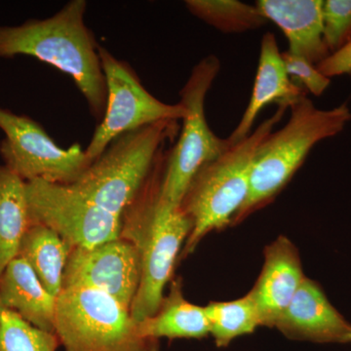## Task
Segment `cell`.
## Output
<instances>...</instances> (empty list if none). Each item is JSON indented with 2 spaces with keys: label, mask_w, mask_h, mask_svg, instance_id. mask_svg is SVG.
<instances>
[{
  "label": "cell",
  "mask_w": 351,
  "mask_h": 351,
  "mask_svg": "<svg viewBox=\"0 0 351 351\" xmlns=\"http://www.w3.org/2000/svg\"><path fill=\"white\" fill-rule=\"evenodd\" d=\"M31 226L27 182L6 165H0V276L18 257L21 242Z\"/></svg>",
  "instance_id": "18"
},
{
  "label": "cell",
  "mask_w": 351,
  "mask_h": 351,
  "mask_svg": "<svg viewBox=\"0 0 351 351\" xmlns=\"http://www.w3.org/2000/svg\"><path fill=\"white\" fill-rule=\"evenodd\" d=\"M60 346L56 334L32 326L0 304V351H57Z\"/></svg>",
  "instance_id": "22"
},
{
  "label": "cell",
  "mask_w": 351,
  "mask_h": 351,
  "mask_svg": "<svg viewBox=\"0 0 351 351\" xmlns=\"http://www.w3.org/2000/svg\"><path fill=\"white\" fill-rule=\"evenodd\" d=\"M31 225H43L71 247L93 248L119 239L121 217L107 211L64 184L27 182Z\"/></svg>",
  "instance_id": "9"
},
{
  "label": "cell",
  "mask_w": 351,
  "mask_h": 351,
  "mask_svg": "<svg viewBox=\"0 0 351 351\" xmlns=\"http://www.w3.org/2000/svg\"><path fill=\"white\" fill-rule=\"evenodd\" d=\"M189 13L223 34H242L267 24L257 6L237 0H188Z\"/></svg>",
  "instance_id": "21"
},
{
  "label": "cell",
  "mask_w": 351,
  "mask_h": 351,
  "mask_svg": "<svg viewBox=\"0 0 351 351\" xmlns=\"http://www.w3.org/2000/svg\"><path fill=\"white\" fill-rule=\"evenodd\" d=\"M166 156L167 149L137 198L121 216L120 237L134 244L140 256L141 282L130 309L137 322L158 311L176 262L193 230L191 219L181 206L168 202L160 195Z\"/></svg>",
  "instance_id": "2"
},
{
  "label": "cell",
  "mask_w": 351,
  "mask_h": 351,
  "mask_svg": "<svg viewBox=\"0 0 351 351\" xmlns=\"http://www.w3.org/2000/svg\"><path fill=\"white\" fill-rule=\"evenodd\" d=\"M290 110L285 125L272 131L258 147L252 166L248 195L232 226L276 199L311 149L318 143L339 135L351 121V110L346 104L320 110L304 96Z\"/></svg>",
  "instance_id": "3"
},
{
  "label": "cell",
  "mask_w": 351,
  "mask_h": 351,
  "mask_svg": "<svg viewBox=\"0 0 351 351\" xmlns=\"http://www.w3.org/2000/svg\"><path fill=\"white\" fill-rule=\"evenodd\" d=\"M71 248L58 233L43 225L27 228L18 257L24 258L50 294L58 298L63 290V276Z\"/></svg>",
  "instance_id": "19"
},
{
  "label": "cell",
  "mask_w": 351,
  "mask_h": 351,
  "mask_svg": "<svg viewBox=\"0 0 351 351\" xmlns=\"http://www.w3.org/2000/svg\"><path fill=\"white\" fill-rule=\"evenodd\" d=\"M0 304L32 326L55 334L57 297L44 287L24 258H14L0 276Z\"/></svg>",
  "instance_id": "16"
},
{
  "label": "cell",
  "mask_w": 351,
  "mask_h": 351,
  "mask_svg": "<svg viewBox=\"0 0 351 351\" xmlns=\"http://www.w3.org/2000/svg\"><path fill=\"white\" fill-rule=\"evenodd\" d=\"M141 282L137 248L119 239L93 248H75L69 254L63 289L85 287L101 291L131 309Z\"/></svg>",
  "instance_id": "11"
},
{
  "label": "cell",
  "mask_w": 351,
  "mask_h": 351,
  "mask_svg": "<svg viewBox=\"0 0 351 351\" xmlns=\"http://www.w3.org/2000/svg\"><path fill=\"white\" fill-rule=\"evenodd\" d=\"M284 64L292 82L314 96H321L331 84V80L320 73L317 66L304 58L282 52Z\"/></svg>",
  "instance_id": "24"
},
{
  "label": "cell",
  "mask_w": 351,
  "mask_h": 351,
  "mask_svg": "<svg viewBox=\"0 0 351 351\" xmlns=\"http://www.w3.org/2000/svg\"><path fill=\"white\" fill-rule=\"evenodd\" d=\"M55 334L64 351H159L114 298L85 287L64 288L57 298Z\"/></svg>",
  "instance_id": "6"
},
{
  "label": "cell",
  "mask_w": 351,
  "mask_h": 351,
  "mask_svg": "<svg viewBox=\"0 0 351 351\" xmlns=\"http://www.w3.org/2000/svg\"><path fill=\"white\" fill-rule=\"evenodd\" d=\"M145 338L202 339L210 335L204 306L191 304L182 293L181 279L171 283L169 293L164 297L158 311L151 317L138 322Z\"/></svg>",
  "instance_id": "17"
},
{
  "label": "cell",
  "mask_w": 351,
  "mask_h": 351,
  "mask_svg": "<svg viewBox=\"0 0 351 351\" xmlns=\"http://www.w3.org/2000/svg\"><path fill=\"white\" fill-rule=\"evenodd\" d=\"M179 129L178 121H160L122 134L68 186L121 217L147 184L166 145Z\"/></svg>",
  "instance_id": "5"
},
{
  "label": "cell",
  "mask_w": 351,
  "mask_h": 351,
  "mask_svg": "<svg viewBox=\"0 0 351 351\" xmlns=\"http://www.w3.org/2000/svg\"><path fill=\"white\" fill-rule=\"evenodd\" d=\"M316 66L322 75L330 80L335 76L350 75L351 73V39L343 47L330 54Z\"/></svg>",
  "instance_id": "25"
},
{
  "label": "cell",
  "mask_w": 351,
  "mask_h": 351,
  "mask_svg": "<svg viewBox=\"0 0 351 351\" xmlns=\"http://www.w3.org/2000/svg\"><path fill=\"white\" fill-rule=\"evenodd\" d=\"M256 6L287 38L290 54L315 66L330 55L324 38L323 0H258Z\"/></svg>",
  "instance_id": "15"
},
{
  "label": "cell",
  "mask_w": 351,
  "mask_h": 351,
  "mask_svg": "<svg viewBox=\"0 0 351 351\" xmlns=\"http://www.w3.org/2000/svg\"><path fill=\"white\" fill-rule=\"evenodd\" d=\"M210 335L218 348H226L239 337L253 334L262 326L250 295L228 302H210L204 306Z\"/></svg>",
  "instance_id": "20"
},
{
  "label": "cell",
  "mask_w": 351,
  "mask_h": 351,
  "mask_svg": "<svg viewBox=\"0 0 351 351\" xmlns=\"http://www.w3.org/2000/svg\"><path fill=\"white\" fill-rule=\"evenodd\" d=\"M0 129L5 135L0 145L4 165L25 182L43 180L68 186L90 166L82 145L62 149L29 117L0 108Z\"/></svg>",
  "instance_id": "10"
},
{
  "label": "cell",
  "mask_w": 351,
  "mask_h": 351,
  "mask_svg": "<svg viewBox=\"0 0 351 351\" xmlns=\"http://www.w3.org/2000/svg\"><path fill=\"white\" fill-rule=\"evenodd\" d=\"M322 14L325 43L332 54L351 39V0H325Z\"/></svg>",
  "instance_id": "23"
},
{
  "label": "cell",
  "mask_w": 351,
  "mask_h": 351,
  "mask_svg": "<svg viewBox=\"0 0 351 351\" xmlns=\"http://www.w3.org/2000/svg\"><path fill=\"white\" fill-rule=\"evenodd\" d=\"M221 62L215 55L203 58L193 66L180 92L186 110L177 144L167 152L160 195L180 206L189 182L204 164L214 160L230 147L228 138H219L208 125L205 101L218 76Z\"/></svg>",
  "instance_id": "7"
},
{
  "label": "cell",
  "mask_w": 351,
  "mask_h": 351,
  "mask_svg": "<svg viewBox=\"0 0 351 351\" xmlns=\"http://www.w3.org/2000/svg\"><path fill=\"white\" fill-rule=\"evenodd\" d=\"M274 328L294 341L351 343L350 323L330 302L319 284L306 276Z\"/></svg>",
  "instance_id": "12"
},
{
  "label": "cell",
  "mask_w": 351,
  "mask_h": 351,
  "mask_svg": "<svg viewBox=\"0 0 351 351\" xmlns=\"http://www.w3.org/2000/svg\"><path fill=\"white\" fill-rule=\"evenodd\" d=\"M304 278L299 251L290 239L280 235L265 246L262 271L248 293L257 307L262 326L274 328Z\"/></svg>",
  "instance_id": "13"
},
{
  "label": "cell",
  "mask_w": 351,
  "mask_h": 351,
  "mask_svg": "<svg viewBox=\"0 0 351 351\" xmlns=\"http://www.w3.org/2000/svg\"><path fill=\"white\" fill-rule=\"evenodd\" d=\"M87 2L71 0L52 17L0 27V58L25 55L73 77L95 119L107 107V84L93 32L85 24Z\"/></svg>",
  "instance_id": "1"
},
{
  "label": "cell",
  "mask_w": 351,
  "mask_h": 351,
  "mask_svg": "<svg viewBox=\"0 0 351 351\" xmlns=\"http://www.w3.org/2000/svg\"><path fill=\"white\" fill-rule=\"evenodd\" d=\"M304 96L306 92L288 75L276 36L267 32L261 41L257 75L250 101L228 140L232 145L250 135L258 115L269 104L290 108Z\"/></svg>",
  "instance_id": "14"
},
{
  "label": "cell",
  "mask_w": 351,
  "mask_h": 351,
  "mask_svg": "<svg viewBox=\"0 0 351 351\" xmlns=\"http://www.w3.org/2000/svg\"><path fill=\"white\" fill-rule=\"evenodd\" d=\"M107 84V107L89 145L84 149L91 164L122 134L160 121H180L186 110L181 103L169 105L152 96L126 62L99 47Z\"/></svg>",
  "instance_id": "8"
},
{
  "label": "cell",
  "mask_w": 351,
  "mask_h": 351,
  "mask_svg": "<svg viewBox=\"0 0 351 351\" xmlns=\"http://www.w3.org/2000/svg\"><path fill=\"white\" fill-rule=\"evenodd\" d=\"M287 110L278 106L276 113L263 120L250 135L230 145L196 172L180 205L193 223V230L181 252L182 258L193 254L209 233L232 225L248 195L252 166L258 147Z\"/></svg>",
  "instance_id": "4"
}]
</instances>
